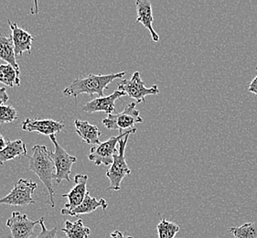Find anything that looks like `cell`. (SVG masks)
<instances>
[{
  "instance_id": "8992f818",
  "label": "cell",
  "mask_w": 257,
  "mask_h": 238,
  "mask_svg": "<svg viewBox=\"0 0 257 238\" xmlns=\"http://www.w3.org/2000/svg\"><path fill=\"white\" fill-rule=\"evenodd\" d=\"M136 106L137 103L133 102L130 103L123 112L108 114L107 117L103 120V126L108 130H119L121 133H123L124 130L134 129L135 125L144 122Z\"/></svg>"
},
{
  "instance_id": "52a82bcc",
  "label": "cell",
  "mask_w": 257,
  "mask_h": 238,
  "mask_svg": "<svg viewBox=\"0 0 257 238\" xmlns=\"http://www.w3.org/2000/svg\"><path fill=\"white\" fill-rule=\"evenodd\" d=\"M50 140L54 145V152H52V159L54 161V165L56 169L55 181L60 184L62 181L71 182V174H72V166L77 162L76 157L70 155L66 150L59 144L56 140V135H51Z\"/></svg>"
},
{
  "instance_id": "d6986e66",
  "label": "cell",
  "mask_w": 257,
  "mask_h": 238,
  "mask_svg": "<svg viewBox=\"0 0 257 238\" xmlns=\"http://www.w3.org/2000/svg\"><path fill=\"white\" fill-rule=\"evenodd\" d=\"M62 231L67 238H88L91 234V230L83 224L82 219H78L74 223L66 221Z\"/></svg>"
},
{
  "instance_id": "7402d4cb",
  "label": "cell",
  "mask_w": 257,
  "mask_h": 238,
  "mask_svg": "<svg viewBox=\"0 0 257 238\" xmlns=\"http://www.w3.org/2000/svg\"><path fill=\"white\" fill-rule=\"evenodd\" d=\"M180 229L177 223L170 222L167 219H161L157 225L159 238H175L176 234L180 232Z\"/></svg>"
},
{
  "instance_id": "ffe728a7",
  "label": "cell",
  "mask_w": 257,
  "mask_h": 238,
  "mask_svg": "<svg viewBox=\"0 0 257 238\" xmlns=\"http://www.w3.org/2000/svg\"><path fill=\"white\" fill-rule=\"evenodd\" d=\"M0 83L9 87L21 85L20 73L11 64H0Z\"/></svg>"
},
{
  "instance_id": "5bb4252c",
  "label": "cell",
  "mask_w": 257,
  "mask_h": 238,
  "mask_svg": "<svg viewBox=\"0 0 257 238\" xmlns=\"http://www.w3.org/2000/svg\"><path fill=\"white\" fill-rule=\"evenodd\" d=\"M136 8L138 14L137 23H141L150 32L152 40L155 42H160V35L153 29L154 17L152 12L151 2L149 0H137Z\"/></svg>"
},
{
  "instance_id": "484cf974",
  "label": "cell",
  "mask_w": 257,
  "mask_h": 238,
  "mask_svg": "<svg viewBox=\"0 0 257 238\" xmlns=\"http://www.w3.org/2000/svg\"><path fill=\"white\" fill-rule=\"evenodd\" d=\"M257 71V67H256ZM248 91L257 95V75L248 86Z\"/></svg>"
},
{
  "instance_id": "83f0119b",
  "label": "cell",
  "mask_w": 257,
  "mask_h": 238,
  "mask_svg": "<svg viewBox=\"0 0 257 238\" xmlns=\"http://www.w3.org/2000/svg\"><path fill=\"white\" fill-rule=\"evenodd\" d=\"M6 145H7V142H6L5 139L2 135L0 134V152L5 149Z\"/></svg>"
},
{
  "instance_id": "5b68a950",
  "label": "cell",
  "mask_w": 257,
  "mask_h": 238,
  "mask_svg": "<svg viewBox=\"0 0 257 238\" xmlns=\"http://www.w3.org/2000/svg\"><path fill=\"white\" fill-rule=\"evenodd\" d=\"M37 188L38 185L35 181L21 179L14 183V188L7 196L0 199V204L22 207L33 204L35 200L32 194Z\"/></svg>"
},
{
  "instance_id": "4fadbf2b",
  "label": "cell",
  "mask_w": 257,
  "mask_h": 238,
  "mask_svg": "<svg viewBox=\"0 0 257 238\" xmlns=\"http://www.w3.org/2000/svg\"><path fill=\"white\" fill-rule=\"evenodd\" d=\"M8 22L12 31L11 37L14 43L16 55L21 57L25 52L31 54V45L34 41L33 36L28 31L21 29L15 22H12L11 20H8Z\"/></svg>"
},
{
  "instance_id": "44dd1931",
  "label": "cell",
  "mask_w": 257,
  "mask_h": 238,
  "mask_svg": "<svg viewBox=\"0 0 257 238\" xmlns=\"http://www.w3.org/2000/svg\"><path fill=\"white\" fill-rule=\"evenodd\" d=\"M233 238H257V222H250L229 229Z\"/></svg>"
},
{
  "instance_id": "e0dca14e",
  "label": "cell",
  "mask_w": 257,
  "mask_h": 238,
  "mask_svg": "<svg viewBox=\"0 0 257 238\" xmlns=\"http://www.w3.org/2000/svg\"><path fill=\"white\" fill-rule=\"evenodd\" d=\"M26 144L21 140H8L4 150L0 152V165H4L7 161L14 160L17 158L27 157Z\"/></svg>"
},
{
  "instance_id": "d4e9b609",
  "label": "cell",
  "mask_w": 257,
  "mask_h": 238,
  "mask_svg": "<svg viewBox=\"0 0 257 238\" xmlns=\"http://www.w3.org/2000/svg\"><path fill=\"white\" fill-rule=\"evenodd\" d=\"M9 94L7 93V89L5 87H0V105L5 104L9 101Z\"/></svg>"
},
{
  "instance_id": "7c38bea8",
  "label": "cell",
  "mask_w": 257,
  "mask_h": 238,
  "mask_svg": "<svg viewBox=\"0 0 257 238\" xmlns=\"http://www.w3.org/2000/svg\"><path fill=\"white\" fill-rule=\"evenodd\" d=\"M87 181L88 175L77 174L74 177L75 185L72 188L70 192L66 194H62L63 198H68L69 202L65 204V209L67 210H74L77 208L84 200L87 195Z\"/></svg>"
},
{
  "instance_id": "7a4b0ae2",
  "label": "cell",
  "mask_w": 257,
  "mask_h": 238,
  "mask_svg": "<svg viewBox=\"0 0 257 238\" xmlns=\"http://www.w3.org/2000/svg\"><path fill=\"white\" fill-rule=\"evenodd\" d=\"M125 73L126 72H121L104 75L91 73L85 77L75 79L62 93L66 96H73L75 99L82 93H87L91 96L97 94L99 97H103V91L107 89L109 84L116 79L123 77Z\"/></svg>"
},
{
  "instance_id": "277c9868",
  "label": "cell",
  "mask_w": 257,
  "mask_h": 238,
  "mask_svg": "<svg viewBox=\"0 0 257 238\" xmlns=\"http://www.w3.org/2000/svg\"><path fill=\"white\" fill-rule=\"evenodd\" d=\"M137 132V129L126 130L123 133H120L119 136L112 137L109 140L104 141L103 143H100L99 145L93 147L88 158L90 161H93L95 165L108 166L112 165L113 162V156L118 152V149H116V146L119 143L120 140H122L127 135L134 134Z\"/></svg>"
},
{
  "instance_id": "ba28073f",
  "label": "cell",
  "mask_w": 257,
  "mask_h": 238,
  "mask_svg": "<svg viewBox=\"0 0 257 238\" xmlns=\"http://www.w3.org/2000/svg\"><path fill=\"white\" fill-rule=\"evenodd\" d=\"M119 91H122L125 93V95H128L130 98L136 100V103H145L147 95H156L160 93L159 87L154 84L151 87H146L145 83L139 72H136L132 75V77L128 80H122L119 82Z\"/></svg>"
},
{
  "instance_id": "cb8c5ba5",
  "label": "cell",
  "mask_w": 257,
  "mask_h": 238,
  "mask_svg": "<svg viewBox=\"0 0 257 238\" xmlns=\"http://www.w3.org/2000/svg\"><path fill=\"white\" fill-rule=\"evenodd\" d=\"M40 224L41 227V233L37 235L36 238H57V228L48 230L44 223V217L40 219Z\"/></svg>"
},
{
  "instance_id": "2e32d148",
  "label": "cell",
  "mask_w": 257,
  "mask_h": 238,
  "mask_svg": "<svg viewBox=\"0 0 257 238\" xmlns=\"http://www.w3.org/2000/svg\"><path fill=\"white\" fill-rule=\"evenodd\" d=\"M74 127L82 141L91 145L97 146L100 144L101 132L96 126L89 123L88 121L76 119L74 120Z\"/></svg>"
},
{
  "instance_id": "30bf717a",
  "label": "cell",
  "mask_w": 257,
  "mask_h": 238,
  "mask_svg": "<svg viewBox=\"0 0 257 238\" xmlns=\"http://www.w3.org/2000/svg\"><path fill=\"white\" fill-rule=\"evenodd\" d=\"M21 129L27 132H37L50 137L51 135L63 131L64 124L62 121H55L52 119L27 118L21 123Z\"/></svg>"
},
{
  "instance_id": "9a60e30c",
  "label": "cell",
  "mask_w": 257,
  "mask_h": 238,
  "mask_svg": "<svg viewBox=\"0 0 257 238\" xmlns=\"http://www.w3.org/2000/svg\"><path fill=\"white\" fill-rule=\"evenodd\" d=\"M107 206H108V203L104 199L97 200V199L91 196L90 193L88 192L87 195L83 200V202L77 208H75L74 210H72V211L63 208V209H62L61 212L63 215H71V216L79 217L82 214H87V213L94 212L99 207L103 208V210H106Z\"/></svg>"
},
{
  "instance_id": "3957f363",
  "label": "cell",
  "mask_w": 257,
  "mask_h": 238,
  "mask_svg": "<svg viewBox=\"0 0 257 238\" xmlns=\"http://www.w3.org/2000/svg\"><path fill=\"white\" fill-rule=\"evenodd\" d=\"M129 136L127 135L119 141L118 152L113 156V164L110 167L108 171H106V177L110 181V186L106 189L107 191H119L121 189V182L125 176L131 174V170L125 161V147L127 144Z\"/></svg>"
},
{
  "instance_id": "4316f807",
  "label": "cell",
  "mask_w": 257,
  "mask_h": 238,
  "mask_svg": "<svg viewBox=\"0 0 257 238\" xmlns=\"http://www.w3.org/2000/svg\"><path fill=\"white\" fill-rule=\"evenodd\" d=\"M111 238H134L133 236L130 235H124L122 232H120L118 230L113 231V233H111Z\"/></svg>"
},
{
  "instance_id": "6da1fadb",
  "label": "cell",
  "mask_w": 257,
  "mask_h": 238,
  "mask_svg": "<svg viewBox=\"0 0 257 238\" xmlns=\"http://www.w3.org/2000/svg\"><path fill=\"white\" fill-rule=\"evenodd\" d=\"M31 151L32 155L27 156L30 161V171H33L46 187L49 192V200L46 202L53 208L55 206V191L52 185V180L55 179L56 169L52 159V151L48 150L46 146L40 145L34 146Z\"/></svg>"
},
{
  "instance_id": "8fae6325",
  "label": "cell",
  "mask_w": 257,
  "mask_h": 238,
  "mask_svg": "<svg viewBox=\"0 0 257 238\" xmlns=\"http://www.w3.org/2000/svg\"><path fill=\"white\" fill-rule=\"evenodd\" d=\"M125 93L116 90L108 96L98 97L88 102L82 106V110L87 113H96V112H104L106 114H115L114 104L118 99L123 97Z\"/></svg>"
},
{
  "instance_id": "ac0fdd59",
  "label": "cell",
  "mask_w": 257,
  "mask_h": 238,
  "mask_svg": "<svg viewBox=\"0 0 257 238\" xmlns=\"http://www.w3.org/2000/svg\"><path fill=\"white\" fill-rule=\"evenodd\" d=\"M0 59L12 65L18 73L21 74L20 66L16 61L15 49L12 37L5 33L0 34Z\"/></svg>"
},
{
  "instance_id": "603a6c76",
  "label": "cell",
  "mask_w": 257,
  "mask_h": 238,
  "mask_svg": "<svg viewBox=\"0 0 257 238\" xmlns=\"http://www.w3.org/2000/svg\"><path fill=\"white\" fill-rule=\"evenodd\" d=\"M18 118V112L11 105H0V124L12 123Z\"/></svg>"
},
{
  "instance_id": "9c48e42d",
  "label": "cell",
  "mask_w": 257,
  "mask_h": 238,
  "mask_svg": "<svg viewBox=\"0 0 257 238\" xmlns=\"http://www.w3.org/2000/svg\"><path fill=\"white\" fill-rule=\"evenodd\" d=\"M38 223H40V220L31 221L26 214L14 212L7 221V226L11 229L12 237L30 238L34 234V228Z\"/></svg>"
}]
</instances>
